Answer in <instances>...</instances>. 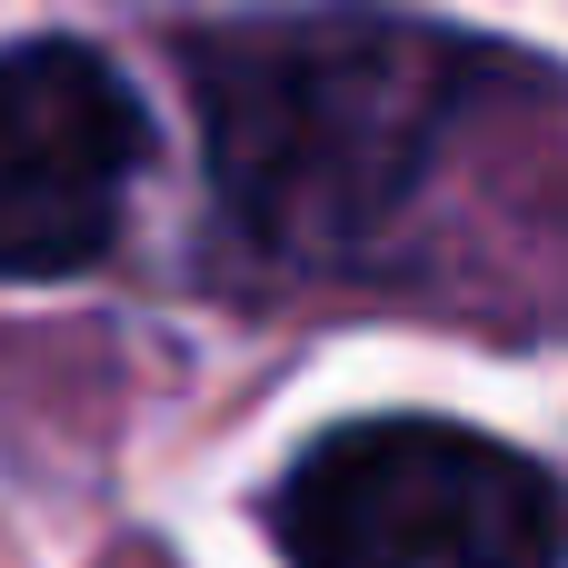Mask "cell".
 <instances>
[{
    "label": "cell",
    "mask_w": 568,
    "mask_h": 568,
    "mask_svg": "<svg viewBox=\"0 0 568 568\" xmlns=\"http://www.w3.org/2000/svg\"><path fill=\"white\" fill-rule=\"evenodd\" d=\"M240 240L280 270L369 260L489 90V50L399 10H270L180 50Z\"/></svg>",
    "instance_id": "obj_1"
},
{
    "label": "cell",
    "mask_w": 568,
    "mask_h": 568,
    "mask_svg": "<svg viewBox=\"0 0 568 568\" xmlns=\"http://www.w3.org/2000/svg\"><path fill=\"white\" fill-rule=\"evenodd\" d=\"M270 539L290 568H568V489L469 419H339L280 489Z\"/></svg>",
    "instance_id": "obj_2"
},
{
    "label": "cell",
    "mask_w": 568,
    "mask_h": 568,
    "mask_svg": "<svg viewBox=\"0 0 568 568\" xmlns=\"http://www.w3.org/2000/svg\"><path fill=\"white\" fill-rule=\"evenodd\" d=\"M150 170V110L90 40L0 50V280L90 270Z\"/></svg>",
    "instance_id": "obj_3"
}]
</instances>
